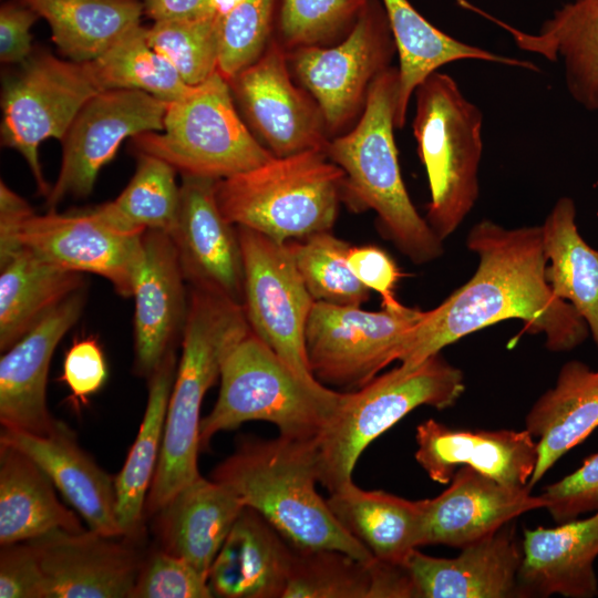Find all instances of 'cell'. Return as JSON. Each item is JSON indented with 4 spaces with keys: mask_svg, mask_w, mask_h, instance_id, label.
Segmentation results:
<instances>
[{
    "mask_svg": "<svg viewBox=\"0 0 598 598\" xmlns=\"http://www.w3.org/2000/svg\"><path fill=\"white\" fill-rule=\"evenodd\" d=\"M0 271L1 352L85 283L84 274L49 264L27 248L0 266Z\"/></svg>",
    "mask_w": 598,
    "mask_h": 598,
    "instance_id": "cell-34",
    "label": "cell"
},
{
    "mask_svg": "<svg viewBox=\"0 0 598 598\" xmlns=\"http://www.w3.org/2000/svg\"><path fill=\"white\" fill-rule=\"evenodd\" d=\"M348 264L354 276L370 290L382 298V308H396L402 303L394 296L401 272L383 249L365 245L350 248Z\"/></svg>",
    "mask_w": 598,
    "mask_h": 598,
    "instance_id": "cell-48",
    "label": "cell"
},
{
    "mask_svg": "<svg viewBox=\"0 0 598 598\" xmlns=\"http://www.w3.org/2000/svg\"><path fill=\"white\" fill-rule=\"evenodd\" d=\"M107 378L106 361L97 339L93 336L76 339L65 353L60 378L71 391L74 408L86 404Z\"/></svg>",
    "mask_w": 598,
    "mask_h": 598,
    "instance_id": "cell-46",
    "label": "cell"
},
{
    "mask_svg": "<svg viewBox=\"0 0 598 598\" xmlns=\"http://www.w3.org/2000/svg\"><path fill=\"white\" fill-rule=\"evenodd\" d=\"M244 507L230 488L200 475L154 515L159 548L186 560L208 579L210 566Z\"/></svg>",
    "mask_w": 598,
    "mask_h": 598,
    "instance_id": "cell-27",
    "label": "cell"
},
{
    "mask_svg": "<svg viewBox=\"0 0 598 598\" xmlns=\"http://www.w3.org/2000/svg\"><path fill=\"white\" fill-rule=\"evenodd\" d=\"M513 522L461 548L456 557H434L414 549L404 566L417 598L522 597L523 549Z\"/></svg>",
    "mask_w": 598,
    "mask_h": 598,
    "instance_id": "cell-23",
    "label": "cell"
},
{
    "mask_svg": "<svg viewBox=\"0 0 598 598\" xmlns=\"http://www.w3.org/2000/svg\"><path fill=\"white\" fill-rule=\"evenodd\" d=\"M177 363L175 350L147 379V403L138 433L122 470L114 477L118 525L123 537L133 542L142 534L145 503L159 460Z\"/></svg>",
    "mask_w": 598,
    "mask_h": 598,
    "instance_id": "cell-33",
    "label": "cell"
},
{
    "mask_svg": "<svg viewBox=\"0 0 598 598\" xmlns=\"http://www.w3.org/2000/svg\"><path fill=\"white\" fill-rule=\"evenodd\" d=\"M389 19L399 58V90L395 128L401 130L417 85L443 65L460 60H478L538 70L535 64L497 55L462 42L427 21L409 0H380Z\"/></svg>",
    "mask_w": 598,
    "mask_h": 598,
    "instance_id": "cell-29",
    "label": "cell"
},
{
    "mask_svg": "<svg viewBox=\"0 0 598 598\" xmlns=\"http://www.w3.org/2000/svg\"><path fill=\"white\" fill-rule=\"evenodd\" d=\"M450 483L439 496L424 499V545L461 549L516 517L547 506L542 495H532L528 485H507L468 466L458 467Z\"/></svg>",
    "mask_w": 598,
    "mask_h": 598,
    "instance_id": "cell-22",
    "label": "cell"
},
{
    "mask_svg": "<svg viewBox=\"0 0 598 598\" xmlns=\"http://www.w3.org/2000/svg\"><path fill=\"white\" fill-rule=\"evenodd\" d=\"M144 233L120 224L101 204L70 213L33 214L19 239L22 248L44 261L103 277L120 296L131 298Z\"/></svg>",
    "mask_w": 598,
    "mask_h": 598,
    "instance_id": "cell-14",
    "label": "cell"
},
{
    "mask_svg": "<svg viewBox=\"0 0 598 598\" xmlns=\"http://www.w3.org/2000/svg\"><path fill=\"white\" fill-rule=\"evenodd\" d=\"M327 503L340 524L378 560L404 565L424 545L425 503L351 483L331 493Z\"/></svg>",
    "mask_w": 598,
    "mask_h": 598,
    "instance_id": "cell-30",
    "label": "cell"
},
{
    "mask_svg": "<svg viewBox=\"0 0 598 598\" xmlns=\"http://www.w3.org/2000/svg\"><path fill=\"white\" fill-rule=\"evenodd\" d=\"M168 102L136 90H104L79 111L61 140L62 162L55 183L45 197L55 210L65 197H86L101 168L127 137L159 132Z\"/></svg>",
    "mask_w": 598,
    "mask_h": 598,
    "instance_id": "cell-15",
    "label": "cell"
},
{
    "mask_svg": "<svg viewBox=\"0 0 598 598\" xmlns=\"http://www.w3.org/2000/svg\"><path fill=\"white\" fill-rule=\"evenodd\" d=\"M48 598H131L143 556L125 537L56 529L28 540Z\"/></svg>",
    "mask_w": 598,
    "mask_h": 598,
    "instance_id": "cell-17",
    "label": "cell"
},
{
    "mask_svg": "<svg viewBox=\"0 0 598 598\" xmlns=\"http://www.w3.org/2000/svg\"><path fill=\"white\" fill-rule=\"evenodd\" d=\"M398 54L380 0H370L350 33L329 47L287 52L295 81L318 103L329 137L349 131L360 118L372 83Z\"/></svg>",
    "mask_w": 598,
    "mask_h": 598,
    "instance_id": "cell-10",
    "label": "cell"
},
{
    "mask_svg": "<svg viewBox=\"0 0 598 598\" xmlns=\"http://www.w3.org/2000/svg\"><path fill=\"white\" fill-rule=\"evenodd\" d=\"M370 0H279L275 38L288 52L344 39Z\"/></svg>",
    "mask_w": 598,
    "mask_h": 598,
    "instance_id": "cell-42",
    "label": "cell"
},
{
    "mask_svg": "<svg viewBox=\"0 0 598 598\" xmlns=\"http://www.w3.org/2000/svg\"><path fill=\"white\" fill-rule=\"evenodd\" d=\"M372 561L338 550L293 548L283 598H370Z\"/></svg>",
    "mask_w": 598,
    "mask_h": 598,
    "instance_id": "cell-41",
    "label": "cell"
},
{
    "mask_svg": "<svg viewBox=\"0 0 598 598\" xmlns=\"http://www.w3.org/2000/svg\"><path fill=\"white\" fill-rule=\"evenodd\" d=\"M540 495L558 524L598 511V453L584 460L569 475L546 486Z\"/></svg>",
    "mask_w": 598,
    "mask_h": 598,
    "instance_id": "cell-45",
    "label": "cell"
},
{
    "mask_svg": "<svg viewBox=\"0 0 598 598\" xmlns=\"http://www.w3.org/2000/svg\"><path fill=\"white\" fill-rule=\"evenodd\" d=\"M279 0H234L219 14L217 71L228 82L256 62L275 35Z\"/></svg>",
    "mask_w": 598,
    "mask_h": 598,
    "instance_id": "cell-43",
    "label": "cell"
},
{
    "mask_svg": "<svg viewBox=\"0 0 598 598\" xmlns=\"http://www.w3.org/2000/svg\"><path fill=\"white\" fill-rule=\"evenodd\" d=\"M413 95L412 130L431 193L425 219L444 240L478 199L483 115L446 73L430 74Z\"/></svg>",
    "mask_w": 598,
    "mask_h": 598,
    "instance_id": "cell-7",
    "label": "cell"
},
{
    "mask_svg": "<svg viewBox=\"0 0 598 598\" xmlns=\"http://www.w3.org/2000/svg\"><path fill=\"white\" fill-rule=\"evenodd\" d=\"M292 556V546L259 513L245 506L210 566L213 596L283 598Z\"/></svg>",
    "mask_w": 598,
    "mask_h": 598,
    "instance_id": "cell-26",
    "label": "cell"
},
{
    "mask_svg": "<svg viewBox=\"0 0 598 598\" xmlns=\"http://www.w3.org/2000/svg\"><path fill=\"white\" fill-rule=\"evenodd\" d=\"M50 25L69 60L91 62L141 25V0H20Z\"/></svg>",
    "mask_w": 598,
    "mask_h": 598,
    "instance_id": "cell-35",
    "label": "cell"
},
{
    "mask_svg": "<svg viewBox=\"0 0 598 598\" xmlns=\"http://www.w3.org/2000/svg\"><path fill=\"white\" fill-rule=\"evenodd\" d=\"M465 390L464 375L440 353L377 375L339 404L317 437L319 483L338 492L352 482L365 447L414 409L453 406Z\"/></svg>",
    "mask_w": 598,
    "mask_h": 598,
    "instance_id": "cell-6",
    "label": "cell"
},
{
    "mask_svg": "<svg viewBox=\"0 0 598 598\" xmlns=\"http://www.w3.org/2000/svg\"><path fill=\"white\" fill-rule=\"evenodd\" d=\"M518 574L522 597L598 596V511L553 528L524 529Z\"/></svg>",
    "mask_w": 598,
    "mask_h": 598,
    "instance_id": "cell-25",
    "label": "cell"
},
{
    "mask_svg": "<svg viewBox=\"0 0 598 598\" xmlns=\"http://www.w3.org/2000/svg\"><path fill=\"white\" fill-rule=\"evenodd\" d=\"M182 357L172 386L162 448L145 503L154 516L198 472L200 408L220 377L229 351L250 332L243 305L225 296L190 288Z\"/></svg>",
    "mask_w": 598,
    "mask_h": 598,
    "instance_id": "cell-4",
    "label": "cell"
},
{
    "mask_svg": "<svg viewBox=\"0 0 598 598\" xmlns=\"http://www.w3.org/2000/svg\"><path fill=\"white\" fill-rule=\"evenodd\" d=\"M85 288L72 293L44 316L0 360L1 427L33 435L51 434L58 420L47 403L52 355L85 306Z\"/></svg>",
    "mask_w": 598,
    "mask_h": 598,
    "instance_id": "cell-20",
    "label": "cell"
},
{
    "mask_svg": "<svg viewBox=\"0 0 598 598\" xmlns=\"http://www.w3.org/2000/svg\"><path fill=\"white\" fill-rule=\"evenodd\" d=\"M295 266L315 301L361 307L370 290L354 276L348 255L351 245L330 231L286 243Z\"/></svg>",
    "mask_w": 598,
    "mask_h": 598,
    "instance_id": "cell-39",
    "label": "cell"
},
{
    "mask_svg": "<svg viewBox=\"0 0 598 598\" xmlns=\"http://www.w3.org/2000/svg\"><path fill=\"white\" fill-rule=\"evenodd\" d=\"M228 84L248 127L274 156L327 146L321 109L292 78L287 51L275 35L261 56Z\"/></svg>",
    "mask_w": 598,
    "mask_h": 598,
    "instance_id": "cell-16",
    "label": "cell"
},
{
    "mask_svg": "<svg viewBox=\"0 0 598 598\" xmlns=\"http://www.w3.org/2000/svg\"><path fill=\"white\" fill-rule=\"evenodd\" d=\"M553 292L569 302L586 321L598 349V250L580 236L575 202L559 198L542 225Z\"/></svg>",
    "mask_w": 598,
    "mask_h": 598,
    "instance_id": "cell-36",
    "label": "cell"
},
{
    "mask_svg": "<svg viewBox=\"0 0 598 598\" xmlns=\"http://www.w3.org/2000/svg\"><path fill=\"white\" fill-rule=\"evenodd\" d=\"M520 50L560 62L570 95L598 112V0H574L555 11L537 33L507 24Z\"/></svg>",
    "mask_w": 598,
    "mask_h": 598,
    "instance_id": "cell-32",
    "label": "cell"
},
{
    "mask_svg": "<svg viewBox=\"0 0 598 598\" xmlns=\"http://www.w3.org/2000/svg\"><path fill=\"white\" fill-rule=\"evenodd\" d=\"M415 460L429 477L447 484L458 467L513 486H526L538 458L537 441L525 429L463 430L433 419L417 425Z\"/></svg>",
    "mask_w": 598,
    "mask_h": 598,
    "instance_id": "cell-21",
    "label": "cell"
},
{
    "mask_svg": "<svg viewBox=\"0 0 598 598\" xmlns=\"http://www.w3.org/2000/svg\"><path fill=\"white\" fill-rule=\"evenodd\" d=\"M144 14L153 21L198 18L217 12L218 0H141Z\"/></svg>",
    "mask_w": 598,
    "mask_h": 598,
    "instance_id": "cell-51",
    "label": "cell"
},
{
    "mask_svg": "<svg viewBox=\"0 0 598 598\" xmlns=\"http://www.w3.org/2000/svg\"><path fill=\"white\" fill-rule=\"evenodd\" d=\"M135 155L136 168L128 184L115 199L102 205L112 218L131 229L172 235L179 206L177 171L158 157Z\"/></svg>",
    "mask_w": 598,
    "mask_h": 598,
    "instance_id": "cell-38",
    "label": "cell"
},
{
    "mask_svg": "<svg viewBox=\"0 0 598 598\" xmlns=\"http://www.w3.org/2000/svg\"><path fill=\"white\" fill-rule=\"evenodd\" d=\"M34 213L29 203L13 192L3 181L0 183V266L21 249L20 233L23 224Z\"/></svg>",
    "mask_w": 598,
    "mask_h": 598,
    "instance_id": "cell-50",
    "label": "cell"
},
{
    "mask_svg": "<svg viewBox=\"0 0 598 598\" xmlns=\"http://www.w3.org/2000/svg\"><path fill=\"white\" fill-rule=\"evenodd\" d=\"M456 3L462 7V8H465V9H468V10H472L474 12H477L480 14H482L483 17L489 19L491 21H493L494 17L485 13L484 11L480 10L478 8L474 7L473 4H471L468 1L466 0H455Z\"/></svg>",
    "mask_w": 598,
    "mask_h": 598,
    "instance_id": "cell-52",
    "label": "cell"
},
{
    "mask_svg": "<svg viewBox=\"0 0 598 598\" xmlns=\"http://www.w3.org/2000/svg\"><path fill=\"white\" fill-rule=\"evenodd\" d=\"M148 45L164 56L184 82L196 86L218 66L219 14L154 21L145 27Z\"/></svg>",
    "mask_w": 598,
    "mask_h": 598,
    "instance_id": "cell-40",
    "label": "cell"
},
{
    "mask_svg": "<svg viewBox=\"0 0 598 598\" xmlns=\"http://www.w3.org/2000/svg\"><path fill=\"white\" fill-rule=\"evenodd\" d=\"M87 64L102 91L136 90L169 103L194 87L186 84L174 66L148 45L145 27L142 25Z\"/></svg>",
    "mask_w": 598,
    "mask_h": 598,
    "instance_id": "cell-37",
    "label": "cell"
},
{
    "mask_svg": "<svg viewBox=\"0 0 598 598\" xmlns=\"http://www.w3.org/2000/svg\"><path fill=\"white\" fill-rule=\"evenodd\" d=\"M0 443L30 456L90 529L106 536L123 537L116 516L114 477L81 448L75 433L66 424L58 421L49 435L1 427Z\"/></svg>",
    "mask_w": 598,
    "mask_h": 598,
    "instance_id": "cell-24",
    "label": "cell"
},
{
    "mask_svg": "<svg viewBox=\"0 0 598 598\" xmlns=\"http://www.w3.org/2000/svg\"><path fill=\"white\" fill-rule=\"evenodd\" d=\"M424 311L401 305L380 311L315 301L306 327V353L324 384L361 388L398 361L406 334Z\"/></svg>",
    "mask_w": 598,
    "mask_h": 598,
    "instance_id": "cell-13",
    "label": "cell"
},
{
    "mask_svg": "<svg viewBox=\"0 0 598 598\" xmlns=\"http://www.w3.org/2000/svg\"><path fill=\"white\" fill-rule=\"evenodd\" d=\"M244 264L245 310L258 336L309 388H329L312 374L306 353V327L315 300L285 244L236 226Z\"/></svg>",
    "mask_w": 598,
    "mask_h": 598,
    "instance_id": "cell-12",
    "label": "cell"
},
{
    "mask_svg": "<svg viewBox=\"0 0 598 598\" xmlns=\"http://www.w3.org/2000/svg\"><path fill=\"white\" fill-rule=\"evenodd\" d=\"M39 14L20 0L4 1L0 7V60L21 64L32 54L31 28Z\"/></svg>",
    "mask_w": 598,
    "mask_h": 598,
    "instance_id": "cell-49",
    "label": "cell"
},
{
    "mask_svg": "<svg viewBox=\"0 0 598 598\" xmlns=\"http://www.w3.org/2000/svg\"><path fill=\"white\" fill-rule=\"evenodd\" d=\"M208 579L186 560L161 549L143 558L131 598H210Z\"/></svg>",
    "mask_w": 598,
    "mask_h": 598,
    "instance_id": "cell-44",
    "label": "cell"
},
{
    "mask_svg": "<svg viewBox=\"0 0 598 598\" xmlns=\"http://www.w3.org/2000/svg\"><path fill=\"white\" fill-rule=\"evenodd\" d=\"M219 380L217 401L200 421V452L218 432L248 421L269 422L290 439H316L341 398L305 384L251 330L225 358Z\"/></svg>",
    "mask_w": 598,
    "mask_h": 598,
    "instance_id": "cell-8",
    "label": "cell"
},
{
    "mask_svg": "<svg viewBox=\"0 0 598 598\" xmlns=\"http://www.w3.org/2000/svg\"><path fill=\"white\" fill-rule=\"evenodd\" d=\"M1 598H48L45 577L29 542L1 545Z\"/></svg>",
    "mask_w": 598,
    "mask_h": 598,
    "instance_id": "cell-47",
    "label": "cell"
},
{
    "mask_svg": "<svg viewBox=\"0 0 598 598\" xmlns=\"http://www.w3.org/2000/svg\"><path fill=\"white\" fill-rule=\"evenodd\" d=\"M215 179L182 176L177 223L171 235L190 288L243 305L244 264L237 227L221 214Z\"/></svg>",
    "mask_w": 598,
    "mask_h": 598,
    "instance_id": "cell-18",
    "label": "cell"
},
{
    "mask_svg": "<svg viewBox=\"0 0 598 598\" xmlns=\"http://www.w3.org/2000/svg\"><path fill=\"white\" fill-rule=\"evenodd\" d=\"M466 247L478 257L474 275L441 305L424 311L403 341L400 364L416 365L507 319L522 320L530 334L544 333L551 352L570 351L588 338L586 321L546 280L542 225L506 228L483 219L468 231Z\"/></svg>",
    "mask_w": 598,
    "mask_h": 598,
    "instance_id": "cell-1",
    "label": "cell"
},
{
    "mask_svg": "<svg viewBox=\"0 0 598 598\" xmlns=\"http://www.w3.org/2000/svg\"><path fill=\"white\" fill-rule=\"evenodd\" d=\"M212 478L230 488L296 549L338 550L363 563L374 559L317 492V437H245L214 468Z\"/></svg>",
    "mask_w": 598,
    "mask_h": 598,
    "instance_id": "cell-2",
    "label": "cell"
},
{
    "mask_svg": "<svg viewBox=\"0 0 598 598\" xmlns=\"http://www.w3.org/2000/svg\"><path fill=\"white\" fill-rule=\"evenodd\" d=\"M343 181L324 150H309L218 179L215 195L229 223L285 244L331 230Z\"/></svg>",
    "mask_w": 598,
    "mask_h": 598,
    "instance_id": "cell-5",
    "label": "cell"
},
{
    "mask_svg": "<svg viewBox=\"0 0 598 598\" xmlns=\"http://www.w3.org/2000/svg\"><path fill=\"white\" fill-rule=\"evenodd\" d=\"M597 427L598 370L569 360L560 368L555 385L536 400L525 417V429L538 440L537 464L528 486L533 488Z\"/></svg>",
    "mask_w": 598,
    "mask_h": 598,
    "instance_id": "cell-28",
    "label": "cell"
},
{
    "mask_svg": "<svg viewBox=\"0 0 598 598\" xmlns=\"http://www.w3.org/2000/svg\"><path fill=\"white\" fill-rule=\"evenodd\" d=\"M131 145L134 153L158 157L182 176L215 181L274 157L238 114L230 86L218 71L168 103L162 131L135 135Z\"/></svg>",
    "mask_w": 598,
    "mask_h": 598,
    "instance_id": "cell-9",
    "label": "cell"
},
{
    "mask_svg": "<svg viewBox=\"0 0 598 598\" xmlns=\"http://www.w3.org/2000/svg\"><path fill=\"white\" fill-rule=\"evenodd\" d=\"M3 81L1 142L25 159L38 192L48 196L39 146L62 140L82 106L101 92L87 62L59 59L50 52L32 53Z\"/></svg>",
    "mask_w": 598,
    "mask_h": 598,
    "instance_id": "cell-11",
    "label": "cell"
},
{
    "mask_svg": "<svg viewBox=\"0 0 598 598\" xmlns=\"http://www.w3.org/2000/svg\"><path fill=\"white\" fill-rule=\"evenodd\" d=\"M47 473L25 453L0 443V544L28 542L56 529L80 532Z\"/></svg>",
    "mask_w": 598,
    "mask_h": 598,
    "instance_id": "cell-31",
    "label": "cell"
},
{
    "mask_svg": "<svg viewBox=\"0 0 598 598\" xmlns=\"http://www.w3.org/2000/svg\"><path fill=\"white\" fill-rule=\"evenodd\" d=\"M134 275V372L148 379L181 342L188 296L171 235L146 230Z\"/></svg>",
    "mask_w": 598,
    "mask_h": 598,
    "instance_id": "cell-19",
    "label": "cell"
},
{
    "mask_svg": "<svg viewBox=\"0 0 598 598\" xmlns=\"http://www.w3.org/2000/svg\"><path fill=\"white\" fill-rule=\"evenodd\" d=\"M398 90L399 71L391 66L372 83L357 123L330 138L324 152L344 173L342 200L355 210H373L385 237L423 265L443 255V240L417 213L401 176L394 142Z\"/></svg>",
    "mask_w": 598,
    "mask_h": 598,
    "instance_id": "cell-3",
    "label": "cell"
}]
</instances>
